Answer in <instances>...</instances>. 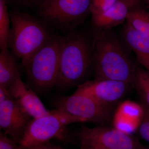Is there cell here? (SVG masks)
I'll return each instance as SVG.
<instances>
[{
	"mask_svg": "<svg viewBox=\"0 0 149 149\" xmlns=\"http://www.w3.org/2000/svg\"><path fill=\"white\" fill-rule=\"evenodd\" d=\"M93 69L95 79L121 81L133 85L136 63L111 29L94 32Z\"/></svg>",
	"mask_w": 149,
	"mask_h": 149,
	"instance_id": "1",
	"label": "cell"
},
{
	"mask_svg": "<svg viewBox=\"0 0 149 149\" xmlns=\"http://www.w3.org/2000/svg\"><path fill=\"white\" fill-rule=\"evenodd\" d=\"M59 68L56 87L65 90L81 82L93 68V38L75 29L60 36Z\"/></svg>",
	"mask_w": 149,
	"mask_h": 149,
	"instance_id": "2",
	"label": "cell"
},
{
	"mask_svg": "<svg viewBox=\"0 0 149 149\" xmlns=\"http://www.w3.org/2000/svg\"><path fill=\"white\" fill-rule=\"evenodd\" d=\"M11 28L8 48L24 68L53 35L41 19L18 10L9 13Z\"/></svg>",
	"mask_w": 149,
	"mask_h": 149,
	"instance_id": "3",
	"label": "cell"
},
{
	"mask_svg": "<svg viewBox=\"0 0 149 149\" xmlns=\"http://www.w3.org/2000/svg\"><path fill=\"white\" fill-rule=\"evenodd\" d=\"M60 36L55 35L40 49L24 68L29 85L37 93L56 87L59 68Z\"/></svg>",
	"mask_w": 149,
	"mask_h": 149,
	"instance_id": "4",
	"label": "cell"
},
{
	"mask_svg": "<svg viewBox=\"0 0 149 149\" xmlns=\"http://www.w3.org/2000/svg\"><path fill=\"white\" fill-rule=\"evenodd\" d=\"M81 118L60 110L51 111L49 114L32 118L28 123L19 145L28 148L57 139L66 143L70 141L66 126L72 123L84 122Z\"/></svg>",
	"mask_w": 149,
	"mask_h": 149,
	"instance_id": "5",
	"label": "cell"
},
{
	"mask_svg": "<svg viewBox=\"0 0 149 149\" xmlns=\"http://www.w3.org/2000/svg\"><path fill=\"white\" fill-rule=\"evenodd\" d=\"M92 0H45L37 7L40 18L49 27L66 33L84 22Z\"/></svg>",
	"mask_w": 149,
	"mask_h": 149,
	"instance_id": "6",
	"label": "cell"
},
{
	"mask_svg": "<svg viewBox=\"0 0 149 149\" xmlns=\"http://www.w3.org/2000/svg\"><path fill=\"white\" fill-rule=\"evenodd\" d=\"M80 148L146 149L137 138L117 128L82 125L75 133Z\"/></svg>",
	"mask_w": 149,
	"mask_h": 149,
	"instance_id": "7",
	"label": "cell"
},
{
	"mask_svg": "<svg viewBox=\"0 0 149 149\" xmlns=\"http://www.w3.org/2000/svg\"><path fill=\"white\" fill-rule=\"evenodd\" d=\"M54 107L67 113L83 118L85 122L104 125L109 122L111 107L104 105L90 96L74 92L70 95L58 97Z\"/></svg>",
	"mask_w": 149,
	"mask_h": 149,
	"instance_id": "8",
	"label": "cell"
},
{
	"mask_svg": "<svg viewBox=\"0 0 149 149\" xmlns=\"http://www.w3.org/2000/svg\"><path fill=\"white\" fill-rule=\"evenodd\" d=\"M129 83L109 80H89L78 85L75 92L90 96L100 103L111 107L128 93Z\"/></svg>",
	"mask_w": 149,
	"mask_h": 149,
	"instance_id": "9",
	"label": "cell"
},
{
	"mask_svg": "<svg viewBox=\"0 0 149 149\" xmlns=\"http://www.w3.org/2000/svg\"><path fill=\"white\" fill-rule=\"evenodd\" d=\"M32 118L12 98L0 103V128L20 144Z\"/></svg>",
	"mask_w": 149,
	"mask_h": 149,
	"instance_id": "10",
	"label": "cell"
},
{
	"mask_svg": "<svg viewBox=\"0 0 149 149\" xmlns=\"http://www.w3.org/2000/svg\"><path fill=\"white\" fill-rule=\"evenodd\" d=\"M15 100L32 118H37L49 114L51 111L46 109L36 92L24 83L20 74L8 88Z\"/></svg>",
	"mask_w": 149,
	"mask_h": 149,
	"instance_id": "11",
	"label": "cell"
},
{
	"mask_svg": "<svg viewBox=\"0 0 149 149\" xmlns=\"http://www.w3.org/2000/svg\"><path fill=\"white\" fill-rule=\"evenodd\" d=\"M130 8L123 0H118L111 8L100 12H91L94 32L111 29L126 20Z\"/></svg>",
	"mask_w": 149,
	"mask_h": 149,
	"instance_id": "12",
	"label": "cell"
},
{
	"mask_svg": "<svg viewBox=\"0 0 149 149\" xmlns=\"http://www.w3.org/2000/svg\"><path fill=\"white\" fill-rule=\"evenodd\" d=\"M122 39L136 56L137 62L149 72V37L126 23L122 30Z\"/></svg>",
	"mask_w": 149,
	"mask_h": 149,
	"instance_id": "13",
	"label": "cell"
},
{
	"mask_svg": "<svg viewBox=\"0 0 149 149\" xmlns=\"http://www.w3.org/2000/svg\"><path fill=\"white\" fill-rule=\"evenodd\" d=\"M17 58L12 52L1 51L0 53V85L8 89L20 74Z\"/></svg>",
	"mask_w": 149,
	"mask_h": 149,
	"instance_id": "14",
	"label": "cell"
},
{
	"mask_svg": "<svg viewBox=\"0 0 149 149\" xmlns=\"http://www.w3.org/2000/svg\"><path fill=\"white\" fill-rule=\"evenodd\" d=\"M126 23L137 31L149 37V11L137 6L130 9Z\"/></svg>",
	"mask_w": 149,
	"mask_h": 149,
	"instance_id": "15",
	"label": "cell"
},
{
	"mask_svg": "<svg viewBox=\"0 0 149 149\" xmlns=\"http://www.w3.org/2000/svg\"><path fill=\"white\" fill-rule=\"evenodd\" d=\"M135 86L140 98L149 106V72L136 62L133 75Z\"/></svg>",
	"mask_w": 149,
	"mask_h": 149,
	"instance_id": "16",
	"label": "cell"
},
{
	"mask_svg": "<svg viewBox=\"0 0 149 149\" xmlns=\"http://www.w3.org/2000/svg\"><path fill=\"white\" fill-rule=\"evenodd\" d=\"M10 19L6 0H0V48L1 51L9 49Z\"/></svg>",
	"mask_w": 149,
	"mask_h": 149,
	"instance_id": "17",
	"label": "cell"
},
{
	"mask_svg": "<svg viewBox=\"0 0 149 149\" xmlns=\"http://www.w3.org/2000/svg\"><path fill=\"white\" fill-rule=\"evenodd\" d=\"M140 103L142 113L139 125V133L144 140L149 143V106L141 98Z\"/></svg>",
	"mask_w": 149,
	"mask_h": 149,
	"instance_id": "18",
	"label": "cell"
},
{
	"mask_svg": "<svg viewBox=\"0 0 149 149\" xmlns=\"http://www.w3.org/2000/svg\"><path fill=\"white\" fill-rule=\"evenodd\" d=\"M118 0H92L91 12L104 11L111 8Z\"/></svg>",
	"mask_w": 149,
	"mask_h": 149,
	"instance_id": "19",
	"label": "cell"
},
{
	"mask_svg": "<svg viewBox=\"0 0 149 149\" xmlns=\"http://www.w3.org/2000/svg\"><path fill=\"white\" fill-rule=\"evenodd\" d=\"M0 149H23V148L13 139L1 130Z\"/></svg>",
	"mask_w": 149,
	"mask_h": 149,
	"instance_id": "20",
	"label": "cell"
},
{
	"mask_svg": "<svg viewBox=\"0 0 149 149\" xmlns=\"http://www.w3.org/2000/svg\"><path fill=\"white\" fill-rule=\"evenodd\" d=\"M45 0H6L14 5L27 7H37Z\"/></svg>",
	"mask_w": 149,
	"mask_h": 149,
	"instance_id": "21",
	"label": "cell"
},
{
	"mask_svg": "<svg viewBox=\"0 0 149 149\" xmlns=\"http://www.w3.org/2000/svg\"><path fill=\"white\" fill-rule=\"evenodd\" d=\"M28 148L31 149H63L59 146L51 143L49 141Z\"/></svg>",
	"mask_w": 149,
	"mask_h": 149,
	"instance_id": "22",
	"label": "cell"
},
{
	"mask_svg": "<svg viewBox=\"0 0 149 149\" xmlns=\"http://www.w3.org/2000/svg\"><path fill=\"white\" fill-rule=\"evenodd\" d=\"M12 98L8 89L0 85V103Z\"/></svg>",
	"mask_w": 149,
	"mask_h": 149,
	"instance_id": "23",
	"label": "cell"
},
{
	"mask_svg": "<svg viewBox=\"0 0 149 149\" xmlns=\"http://www.w3.org/2000/svg\"><path fill=\"white\" fill-rule=\"evenodd\" d=\"M123 1L127 4L130 9L138 6L140 0H123Z\"/></svg>",
	"mask_w": 149,
	"mask_h": 149,
	"instance_id": "24",
	"label": "cell"
},
{
	"mask_svg": "<svg viewBox=\"0 0 149 149\" xmlns=\"http://www.w3.org/2000/svg\"><path fill=\"white\" fill-rule=\"evenodd\" d=\"M81 149H104L102 148H81Z\"/></svg>",
	"mask_w": 149,
	"mask_h": 149,
	"instance_id": "25",
	"label": "cell"
},
{
	"mask_svg": "<svg viewBox=\"0 0 149 149\" xmlns=\"http://www.w3.org/2000/svg\"><path fill=\"white\" fill-rule=\"evenodd\" d=\"M23 149H31L29 148H23Z\"/></svg>",
	"mask_w": 149,
	"mask_h": 149,
	"instance_id": "26",
	"label": "cell"
},
{
	"mask_svg": "<svg viewBox=\"0 0 149 149\" xmlns=\"http://www.w3.org/2000/svg\"><path fill=\"white\" fill-rule=\"evenodd\" d=\"M148 1V2L149 3V0H147Z\"/></svg>",
	"mask_w": 149,
	"mask_h": 149,
	"instance_id": "27",
	"label": "cell"
},
{
	"mask_svg": "<svg viewBox=\"0 0 149 149\" xmlns=\"http://www.w3.org/2000/svg\"><path fill=\"white\" fill-rule=\"evenodd\" d=\"M146 149H149V148H147Z\"/></svg>",
	"mask_w": 149,
	"mask_h": 149,
	"instance_id": "28",
	"label": "cell"
}]
</instances>
